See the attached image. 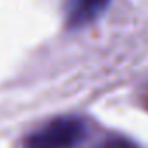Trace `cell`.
Returning a JSON list of instances; mask_svg holds the SVG:
<instances>
[{
	"label": "cell",
	"instance_id": "cell-1",
	"mask_svg": "<svg viewBox=\"0 0 148 148\" xmlns=\"http://www.w3.org/2000/svg\"><path fill=\"white\" fill-rule=\"evenodd\" d=\"M86 124L79 117H57L24 138V148H76L86 138Z\"/></svg>",
	"mask_w": 148,
	"mask_h": 148
},
{
	"label": "cell",
	"instance_id": "cell-2",
	"mask_svg": "<svg viewBox=\"0 0 148 148\" xmlns=\"http://www.w3.org/2000/svg\"><path fill=\"white\" fill-rule=\"evenodd\" d=\"M112 0H67L66 19L71 28H83L98 19Z\"/></svg>",
	"mask_w": 148,
	"mask_h": 148
}]
</instances>
